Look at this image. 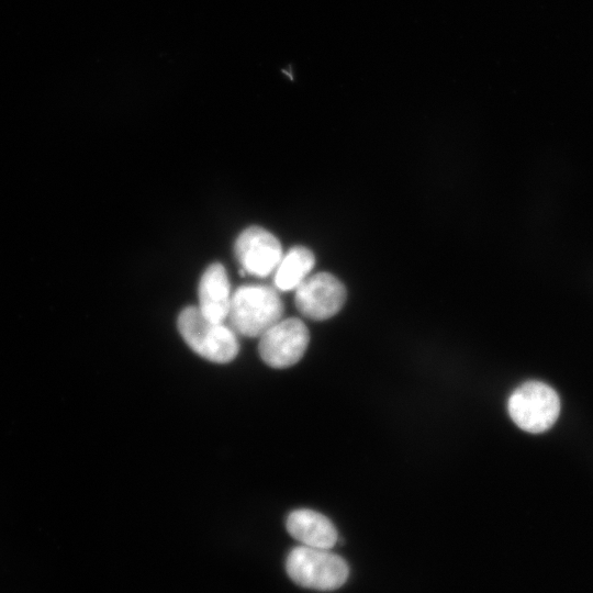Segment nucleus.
<instances>
[{"label":"nucleus","instance_id":"obj_3","mask_svg":"<svg viewBox=\"0 0 593 593\" xmlns=\"http://www.w3.org/2000/svg\"><path fill=\"white\" fill-rule=\"evenodd\" d=\"M286 569L293 582L317 591L340 588L349 575L346 561L329 549L299 546L293 548L286 561Z\"/></svg>","mask_w":593,"mask_h":593},{"label":"nucleus","instance_id":"obj_9","mask_svg":"<svg viewBox=\"0 0 593 593\" xmlns=\"http://www.w3.org/2000/svg\"><path fill=\"white\" fill-rule=\"evenodd\" d=\"M286 526L289 534L306 547L331 549L338 538L334 524L323 514L309 508L291 512Z\"/></svg>","mask_w":593,"mask_h":593},{"label":"nucleus","instance_id":"obj_1","mask_svg":"<svg viewBox=\"0 0 593 593\" xmlns=\"http://www.w3.org/2000/svg\"><path fill=\"white\" fill-rule=\"evenodd\" d=\"M283 311V302L275 288L245 284L232 294L227 317L234 332L260 337L282 318Z\"/></svg>","mask_w":593,"mask_h":593},{"label":"nucleus","instance_id":"obj_8","mask_svg":"<svg viewBox=\"0 0 593 593\" xmlns=\"http://www.w3.org/2000/svg\"><path fill=\"white\" fill-rule=\"evenodd\" d=\"M199 309L212 322L223 323L231 305V287L224 266L210 265L203 272L198 288Z\"/></svg>","mask_w":593,"mask_h":593},{"label":"nucleus","instance_id":"obj_4","mask_svg":"<svg viewBox=\"0 0 593 593\" xmlns=\"http://www.w3.org/2000/svg\"><path fill=\"white\" fill-rule=\"evenodd\" d=\"M508 414L523 430L538 434L548 430L560 413V400L548 384L528 381L513 391L507 403Z\"/></svg>","mask_w":593,"mask_h":593},{"label":"nucleus","instance_id":"obj_7","mask_svg":"<svg viewBox=\"0 0 593 593\" xmlns=\"http://www.w3.org/2000/svg\"><path fill=\"white\" fill-rule=\"evenodd\" d=\"M234 250L242 271L260 278L275 271L283 256L278 238L260 226L244 230L236 238Z\"/></svg>","mask_w":593,"mask_h":593},{"label":"nucleus","instance_id":"obj_5","mask_svg":"<svg viewBox=\"0 0 593 593\" xmlns=\"http://www.w3.org/2000/svg\"><path fill=\"white\" fill-rule=\"evenodd\" d=\"M258 350L265 363L272 368H288L304 355L310 334L296 317L280 320L259 337Z\"/></svg>","mask_w":593,"mask_h":593},{"label":"nucleus","instance_id":"obj_2","mask_svg":"<svg viewBox=\"0 0 593 593\" xmlns=\"http://www.w3.org/2000/svg\"><path fill=\"white\" fill-rule=\"evenodd\" d=\"M177 326L187 345L201 357L217 363L232 361L239 344L232 327L206 318L198 306H187L178 315Z\"/></svg>","mask_w":593,"mask_h":593},{"label":"nucleus","instance_id":"obj_10","mask_svg":"<svg viewBox=\"0 0 593 593\" xmlns=\"http://www.w3.org/2000/svg\"><path fill=\"white\" fill-rule=\"evenodd\" d=\"M315 264L314 254L306 247L294 246L282 256L275 270V286L278 290L295 289L310 273Z\"/></svg>","mask_w":593,"mask_h":593},{"label":"nucleus","instance_id":"obj_6","mask_svg":"<svg viewBox=\"0 0 593 593\" xmlns=\"http://www.w3.org/2000/svg\"><path fill=\"white\" fill-rule=\"evenodd\" d=\"M346 298V288L338 278L318 272L307 276L295 288L294 303L305 317L324 321L342 310Z\"/></svg>","mask_w":593,"mask_h":593}]
</instances>
